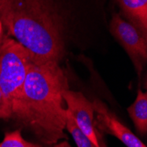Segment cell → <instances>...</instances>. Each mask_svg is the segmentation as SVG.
<instances>
[{
	"instance_id": "13",
	"label": "cell",
	"mask_w": 147,
	"mask_h": 147,
	"mask_svg": "<svg viewBox=\"0 0 147 147\" xmlns=\"http://www.w3.org/2000/svg\"><path fill=\"white\" fill-rule=\"evenodd\" d=\"M50 147H71V145L67 141H63V142L57 143L55 144H53Z\"/></svg>"
},
{
	"instance_id": "1",
	"label": "cell",
	"mask_w": 147,
	"mask_h": 147,
	"mask_svg": "<svg viewBox=\"0 0 147 147\" xmlns=\"http://www.w3.org/2000/svg\"><path fill=\"white\" fill-rule=\"evenodd\" d=\"M66 89L68 79L59 63H33L20 96L11 105V119L42 144L66 140L67 108L63 97Z\"/></svg>"
},
{
	"instance_id": "6",
	"label": "cell",
	"mask_w": 147,
	"mask_h": 147,
	"mask_svg": "<svg viewBox=\"0 0 147 147\" xmlns=\"http://www.w3.org/2000/svg\"><path fill=\"white\" fill-rule=\"evenodd\" d=\"M95 114V126L98 131L108 133L118 138L127 147H146L128 127L119 121L101 100L92 101Z\"/></svg>"
},
{
	"instance_id": "2",
	"label": "cell",
	"mask_w": 147,
	"mask_h": 147,
	"mask_svg": "<svg viewBox=\"0 0 147 147\" xmlns=\"http://www.w3.org/2000/svg\"><path fill=\"white\" fill-rule=\"evenodd\" d=\"M0 20L34 63H59L64 57L66 25L55 0H0Z\"/></svg>"
},
{
	"instance_id": "11",
	"label": "cell",
	"mask_w": 147,
	"mask_h": 147,
	"mask_svg": "<svg viewBox=\"0 0 147 147\" xmlns=\"http://www.w3.org/2000/svg\"><path fill=\"white\" fill-rule=\"evenodd\" d=\"M11 117V106L0 88V119L8 120Z\"/></svg>"
},
{
	"instance_id": "7",
	"label": "cell",
	"mask_w": 147,
	"mask_h": 147,
	"mask_svg": "<svg viewBox=\"0 0 147 147\" xmlns=\"http://www.w3.org/2000/svg\"><path fill=\"white\" fill-rule=\"evenodd\" d=\"M123 14L147 37V0H117Z\"/></svg>"
},
{
	"instance_id": "3",
	"label": "cell",
	"mask_w": 147,
	"mask_h": 147,
	"mask_svg": "<svg viewBox=\"0 0 147 147\" xmlns=\"http://www.w3.org/2000/svg\"><path fill=\"white\" fill-rule=\"evenodd\" d=\"M33 63L29 52L6 35L0 45V88L11 106L20 96Z\"/></svg>"
},
{
	"instance_id": "12",
	"label": "cell",
	"mask_w": 147,
	"mask_h": 147,
	"mask_svg": "<svg viewBox=\"0 0 147 147\" xmlns=\"http://www.w3.org/2000/svg\"><path fill=\"white\" fill-rule=\"evenodd\" d=\"M6 34L5 33V29H4V26H3V24L1 22V20H0V45L2 44L4 39L5 38Z\"/></svg>"
},
{
	"instance_id": "10",
	"label": "cell",
	"mask_w": 147,
	"mask_h": 147,
	"mask_svg": "<svg viewBox=\"0 0 147 147\" xmlns=\"http://www.w3.org/2000/svg\"><path fill=\"white\" fill-rule=\"evenodd\" d=\"M0 147H42L41 144L26 141L21 135V130L16 129L5 132Z\"/></svg>"
},
{
	"instance_id": "8",
	"label": "cell",
	"mask_w": 147,
	"mask_h": 147,
	"mask_svg": "<svg viewBox=\"0 0 147 147\" xmlns=\"http://www.w3.org/2000/svg\"><path fill=\"white\" fill-rule=\"evenodd\" d=\"M127 111L137 131L141 136H145L147 133V93L138 89L136 100L127 109Z\"/></svg>"
},
{
	"instance_id": "5",
	"label": "cell",
	"mask_w": 147,
	"mask_h": 147,
	"mask_svg": "<svg viewBox=\"0 0 147 147\" xmlns=\"http://www.w3.org/2000/svg\"><path fill=\"white\" fill-rule=\"evenodd\" d=\"M66 108L72 115L76 124L95 147H101L100 134L95 126V114L92 102L80 92L66 89L63 92Z\"/></svg>"
},
{
	"instance_id": "9",
	"label": "cell",
	"mask_w": 147,
	"mask_h": 147,
	"mask_svg": "<svg viewBox=\"0 0 147 147\" xmlns=\"http://www.w3.org/2000/svg\"><path fill=\"white\" fill-rule=\"evenodd\" d=\"M65 129L71 133V135L72 136L78 147H95L91 142V140L86 137L85 133L76 124L72 115L68 111V109H67V118H66Z\"/></svg>"
},
{
	"instance_id": "4",
	"label": "cell",
	"mask_w": 147,
	"mask_h": 147,
	"mask_svg": "<svg viewBox=\"0 0 147 147\" xmlns=\"http://www.w3.org/2000/svg\"><path fill=\"white\" fill-rule=\"evenodd\" d=\"M109 28L111 34L126 50L140 75L147 60V37L119 13L113 15Z\"/></svg>"
},
{
	"instance_id": "14",
	"label": "cell",
	"mask_w": 147,
	"mask_h": 147,
	"mask_svg": "<svg viewBox=\"0 0 147 147\" xmlns=\"http://www.w3.org/2000/svg\"><path fill=\"white\" fill-rule=\"evenodd\" d=\"M100 144L101 147H107L106 144H105V143H104V141H103V139L101 138V137L100 138Z\"/></svg>"
}]
</instances>
